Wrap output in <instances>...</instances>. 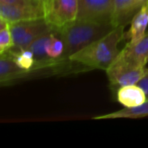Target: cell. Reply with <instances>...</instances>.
Listing matches in <instances>:
<instances>
[{
    "instance_id": "12",
    "label": "cell",
    "mask_w": 148,
    "mask_h": 148,
    "mask_svg": "<svg viewBox=\"0 0 148 148\" xmlns=\"http://www.w3.org/2000/svg\"><path fill=\"white\" fill-rule=\"evenodd\" d=\"M148 117V101L144 104L132 108H122L121 110L95 116L94 120H110V119H138Z\"/></svg>"
},
{
    "instance_id": "21",
    "label": "cell",
    "mask_w": 148,
    "mask_h": 148,
    "mask_svg": "<svg viewBox=\"0 0 148 148\" xmlns=\"http://www.w3.org/2000/svg\"><path fill=\"white\" fill-rule=\"evenodd\" d=\"M38 3H40L41 4H42L43 6H44V8H45V6H46V4L48 3V2H49V0H36Z\"/></svg>"
},
{
    "instance_id": "13",
    "label": "cell",
    "mask_w": 148,
    "mask_h": 148,
    "mask_svg": "<svg viewBox=\"0 0 148 148\" xmlns=\"http://www.w3.org/2000/svg\"><path fill=\"white\" fill-rule=\"evenodd\" d=\"M53 30L49 31L45 34H42V36L37 37L33 42H31V44L28 47V49L33 52L36 63L37 62L39 63L49 62L51 61V59L48 56V54H47V46L54 32Z\"/></svg>"
},
{
    "instance_id": "6",
    "label": "cell",
    "mask_w": 148,
    "mask_h": 148,
    "mask_svg": "<svg viewBox=\"0 0 148 148\" xmlns=\"http://www.w3.org/2000/svg\"><path fill=\"white\" fill-rule=\"evenodd\" d=\"M45 14L42 4L0 3V17L9 23L45 18Z\"/></svg>"
},
{
    "instance_id": "10",
    "label": "cell",
    "mask_w": 148,
    "mask_h": 148,
    "mask_svg": "<svg viewBox=\"0 0 148 148\" xmlns=\"http://www.w3.org/2000/svg\"><path fill=\"white\" fill-rule=\"evenodd\" d=\"M136 0H113V13L111 23L115 26L125 25L140 10Z\"/></svg>"
},
{
    "instance_id": "1",
    "label": "cell",
    "mask_w": 148,
    "mask_h": 148,
    "mask_svg": "<svg viewBox=\"0 0 148 148\" xmlns=\"http://www.w3.org/2000/svg\"><path fill=\"white\" fill-rule=\"evenodd\" d=\"M124 27L125 25H120L114 28L101 38L73 54L69 60L89 68L106 70L121 52L118 46L125 37Z\"/></svg>"
},
{
    "instance_id": "16",
    "label": "cell",
    "mask_w": 148,
    "mask_h": 148,
    "mask_svg": "<svg viewBox=\"0 0 148 148\" xmlns=\"http://www.w3.org/2000/svg\"><path fill=\"white\" fill-rule=\"evenodd\" d=\"M14 47L13 37L10 30V25L4 20L1 19L0 23V53L4 55Z\"/></svg>"
},
{
    "instance_id": "5",
    "label": "cell",
    "mask_w": 148,
    "mask_h": 148,
    "mask_svg": "<svg viewBox=\"0 0 148 148\" xmlns=\"http://www.w3.org/2000/svg\"><path fill=\"white\" fill-rule=\"evenodd\" d=\"M45 19L55 29H61L78 16V0H49L45 6Z\"/></svg>"
},
{
    "instance_id": "18",
    "label": "cell",
    "mask_w": 148,
    "mask_h": 148,
    "mask_svg": "<svg viewBox=\"0 0 148 148\" xmlns=\"http://www.w3.org/2000/svg\"><path fill=\"white\" fill-rule=\"evenodd\" d=\"M140 88H142V89L145 91L146 93V95H147V98L148 101V69H147L146 70V73L145 75H143V77L140 79V81L137 83Z\"/></svg>"
},
{
    "instance_id": "20",
    "label": "cell",
    "mask_w": 148,
    "mask_h": 148,
    "mask_svg": "<svg viewBox=\"0 0 148 148\" xmlns=\"http://www.w3.org/2000/svg\"><path fill=\"white\" fill-rule=\"evenodd\" d=\"M136 1H137L138 4L140 5V7H141L143 4H145V3H147L148 0H136Z\"/></svg>"
},
{
    "instance_id": "15",
    "label": "cell",
    "mask_w": 148,
    "mask_h": 148,
    "mask_svg": "<svg viewBox=\"0 0 148 148\" xmlns=\"http://www.w3.org/2000/svg\"><path fill=\"white\" fill-rule=\"evenodd\" d=\"M8 53L9 56H10L14 62L16 63V65L26 72H28L30 69L34 67V65L36 64V61L33 52L28 48L22 49H11Z\"/></svg>"
},
{
    "instance_id": "7",
    "label": "cell",
    "mask_w": 148,
    "mask_h": 148,
    "mask_svg": "<svg viewBox=\"0 0 148 148\" xmlns=\"http://www.w3.org/2000/svg\"><path fill=\"white\" fill-rule=\"evenodd\" d=\"M113 0H78L77 20L111 23Z\"/></svg>"
},
{
    "instance_id": "14",
    "label": "cell",
    "mask_w": 148,
    "mask_h": 148,
    "mask_svg": "<svg viewBox=\"0 0 148 148\" xmlns=\"http://www.w3.org/2000/svg\"><path fill=\"white\" fill-rule=\"evenodd\" d=\"M26 71L20 69L10 56L7 54L1 55L0 59V81L3 83L10 79H14L18 75H22Z\"/></svg>"
},
{
    "instance_id": "17",
    "label": "cell",
    "mask_w": 148,
    "mask_h": 148,
    "mask_svg": "<svg viewBox=\"0 0 148 148\" xmlns=\"http://www.w3.org/2000/svg\"><path fill=\"white\" fill-rule=\"evenodd\" d=\"M64 49H65V45L59 33H58V36H56V33L53 32L51 38L49 42V44L47 46L48 56L51 60L61 59V57L62 56L64 53Z\"/></svg>"
},
{
    "instance_id": "4",
    "label": "cell",
    "mask_w": 148,
    "mask_h": 148,
    "mask_svg": "<svg viewBox=\"0 0 148 148\" xmlns=\"http://www.w3.org/2000/svg\"><path fill=\"white\" fill-rule=\"evenodd\" d=\"M15 49L28 48L37 37L55 29L45 18L10 23Z\"/></svg>"
},
{
    "instance_id": "9",
    "label": "cell",
    "mask_w": 148,
    "mask_h": 148,
    "mask_svg": "<svg viewBox=\"0 0 148 148\" xmlns=\"http://www.w3.org/2000/svg\"><path fill=\"white\" fill-rule=\"evenodd\" d=\"M119 54L135 64L145 67L148 62V31L137 42H127Z\"/></svg>"
},
{
    "instance_id": "11",
    "label": "cell",
    "mask_w": 148,
    "mask_h": 148,
    "mask_svg": "<svg viewBox=\"0 0 148 148\" xmlns=\"http://www.w3.org/2000/svg\"><path fill=\"white\" fill-rule=\"evenodd\" d=\"M147 27L148 4L145 3L140 8L131 20L130 28L125 35V37L129 40L128 43H134L140 40L147 33Z\"/></svg>"
},
{
    "instance_id": "2",
    "label": "cell",
    "mask_w": 148,
    "mask_h": 148,
    "mask_svg": "<svg viewBox=\"0 0 148 148\" xmlns=\"http://www.w3.org/2000/svg\"><path fill=\"white\" fill-rule=\"evenodd\" d=\"M114 28L115 26L112 23L75 20L61 29H57L65 45L61 60L69 59L73 54L101 38Z\"/></svg>"
},
{
    "instance_id": "3",
    "label": "cell",
    "mask_w": 148,
    "mask_h": 148,
    "mask_svg": "<svg viewBox=\"0 0 148 148\" xmlns=\"http://www.w3.org/2000/svg\"><path fill=\"white\" fill-rule=\"evenodd\" d=\"M145 67L124 58L120 54L114 61L107 68V76L110 83L114 87L137 84L146 73Z\"/></svg>"
},
{
    "instance_id": "8",
    "label": "cell",
    "mask_w": 148,
    "mask_h": 148,
    "mask_svg": "<svg viewBox=\"0 0 148 148\" xmlns=\"http://www.w3.org/2000/svg\"><path fill=\"white\" fill-rule=\"evenodd\" d=\"M116 99L117 101L125 108L139 107L147 101L145 91L138 84L118 88Z\"/></svg>"
},
{
    "instance_id": "19",
    "label": "cell",
    "mask_w": 148,
    "mask_h": 148,
    "mask_svg": "<svg viewBox=\"0 0 148 148\" xmlns=\"http://www.w3.org/2000/svg\"><path fill=\"white\" fill-rule=\"evenodd\" d=\"M0 3H23V4H41L36 0H0Z\"/></svg>"
},
{
    "instance_id": "22",
    "label": "cell",
    "mask_w": 148,
    "mask_h": 148,
    "mask_svg": "<svg viewBox=\"0 0 148 148\" xmlns=\"http://www.w3.org/2000/svg\"><path fill=\"white\" fill-rule=\"evenodd\" d=\"M147 4H148V1H147Z\"/></svg>"
}]
</instances>
